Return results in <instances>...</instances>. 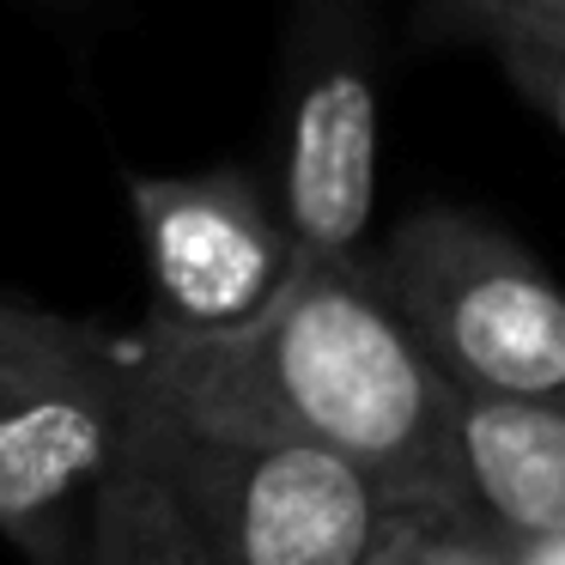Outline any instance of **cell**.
<instances>
[{
    "label": "cell",
    "instance_id": "4",
    "mask_svg": "<svg viewBox=\"0 0 565 565\" xmlns=\"http://www.w3.org/2000/svg\"><path fill=\"white\" fill-rule=\"evenodd\" d=\"M280 220L298 268L359 262L377 213V67L353 0H305L286 50Z\"/></svg>",
    "mask_w": 565,
    "mask_h": 565
},
{
    "label": "cell",
    "instance_id": "12",
    "mask_svg": "<svg viewBox=\"0 0 565 565\" xmlns=\"http://www.w3.org/2000/svg\"><path fill=\"white\" fill-rule=\"evenodd\" d=\"M480 38H565V0H450Z\"/></svg>",
    "mask_w": 565,
    "mask_h": 565
},
{
    "label": "cell",
    "instance_id": "2",
    "mask_svg": "<svg viewBox=\"0 0 565 565\" xmlns=\"http://www.w3.org/2000/svg\"><path fill=\"white\" fill-rule=\"evenodd\" d=\"M122 456L140 462L213 565H365L390 529L383 492L353 462L317 444L195 426L135 390Z\"/></svg>",
    "mask_w": 565,
    "mask_h": 565
},
{
    "label": "cell",
    "instance_id": "3",
    "mask_svg": "<svg viewBox=\"0 0 565 565\" xmlns=\"http://www.w3.org/2000/svg\"><path fill=\"white\" fill-rule=\"evenodd\" d=\"M365 274L450 395L565 402V286L504 225L419 207L365 256Z\"/></svg>",
    "mask_w": 565,
    "mask_h": 565
},
{
    "label": "cell",
    "instance_id": "11",
    "mask_svg": "<svg viewBox=\"0 0 565 565\" xmlns=\"http://www.w3.org/2000/svg\"><path fill=\"white\" fill-rule=\"evenodd\" d=\"M414 565H511L504 541L462 516H414Z\"/></svg>",
    "mask_w": 565,
    "mask_h": 565
},
{
    "label": "cell",
    "instance_id": "8",
    "mask_svg": "<svg viewBox=\"0 0 565 565\" xmlns=\"http://www.w3.org/2000/svg\"><path fill=\"white\" fill-rule=\"evenodd\" d=\"M86 565H213V559L189 541V529L177 523L164 492L140 475V462L116 456L110 480L98 492V511H92Z\"/></svg>",
    "mask_w": 565,
    "mask_h": 565
},
{
    "label": "cell",
    "instance_id": "13",
    "mask_svg": "<svg viewBox=\"0 0 565 565\" xmlns=\"http://www.w3.org/2000/svg\"><path fill=\"white\" fill-rule=\"evenodd\" d=\"M365 565H414V516H390V529H383Z\"/></svg>",
    "mask_w": 565,
    "mask_h": 565
},
{
    "label": "cell",
    "instance_id": "10",
    "mask_svg": "<svg viewBox=\"0 0 565 565\" xmlns=\"http://www.w3.org/2000/svg\"><path fill=\"white\" fill-rule=\"evenodd\" d=\"M499 67L511 74V86L559 128L565 140V38H480Z\"/></svg>",
    "mask_w": 565,
    "mask_h": 565
},
{
    "label": "cell",
    "instance_id": "14",
    "mask_svg": "<svg viewBox=\"0 0 565 565\" xmlns=\"http://www.w3.org/2000/svg\"><path fill=\"white\" fill-rule=\"evenodd\" d=\"M511 565H565V535L559 541H529V547H504Z\"/></svg>",
    "mask_w": 565,
    "mask_h": 565
},
{
    "label": "cell",
    "instance_id": "7",
    "mask_svg": "<svg viewBox=\"0 0 565 565\" xmlns=\"http://www.w3.org/2000/svg\"><path fill=\"white\" fill-rule=\"evenodd\" d=\"M456 516L504 547L565 535V402H450Z\"/></svg>",
    "mask_w": 565,
    "mask_h": 565
},
{
    "label": "cell",
    "instance_id": "9",
    "mask_svg": "<svg viewBox=\"0 0 565 565\" xmlns=\"http://www.w3.org/2000/svg\"><path fill=\"white\" fill-rule=\"evenodd\" d=\"M116 359H128V347L110 341L104 329H92V322L0 298V365H13V371H98V365H116Z\"/></svg>",
    "mask_w": 565,
    "mask_h": 565
},
{
    "label": "cell",
    "instance_id": "5",
    "mask_svg": "<svg viewBox=\"0 0 565 565\" xmlns=\"http://www.w3.org/2000/svg\"><path fill=\"white\" fill-rule=\"evenodd\" d=\"M159 334H237L298 274L280 201L237 164L189 177H128Z\"/></svg>",
    "mask_w": 565,
    "mask_h": 565
},
{
    "label": "cell",
    "instance_id": "6",
    "mask_svg": "<svg viewBox=\"0 0 565 565\" xmlns=\"http://www.w3.org/2000/svg\"><path fill=\"white\" fill-rule=\"evenodd\" d=\"M122 419L128 359L98 371L0 365V535L25 565H86Z\"/></svg>",
    "mask_w": 565,
    "mask_h": 565
},
{
    "label": "cell",
    "instance_id": "1",
    "mask_svg": "<svg viewBox=\"0 0 565 565\" xmlns=\"http://www.w3.org/2000/svg\"><path fill=\"white\" fill-rule=\"evenodd\" d=\"M128 390L177 419L292 438L353 462L390 516H456L450 402L359 262H317L237 334L128 347Z\"/></svg>",
    "mask_w": 565,
    "mask_h": 565
}]
</instances>
